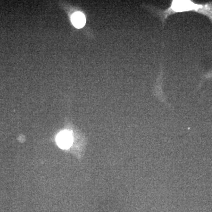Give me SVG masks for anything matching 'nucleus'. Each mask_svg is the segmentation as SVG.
Returning a JSON list of instances; mask_svg holds the SVG:
<instances>
[{"label": "nucleus", "mask_w": 212, "mask_h": 212, "mask_svg": "<svg viewBox=\"0 0 212 212\" xmlns=\"http://www.w3.org/2000/svg\"><path fill=\"white\" fill-rule=\"evenodd\" d=\"M57 143L60 147L63 149H67L71 146L72 138L70 132L64 131L57 136Z\"/></svg>", "instance_id": "nucleus-1"}, {"label": "nucleus", "mask_w": 212, "mask_h": 212, "mask_svg": "<svg viewBox=\"0 0 212 212\" xmlns=\"http://www.w3.org/2000/svg\"><path fill=\"white\" fill-rule=\"evenodd\" d=\"M71 22L75 27L81 28L86 24V17L84 15L80 12H77L72 15Z\"/></svg>", "instance_id": "nucleus-2"}]
</instances>
